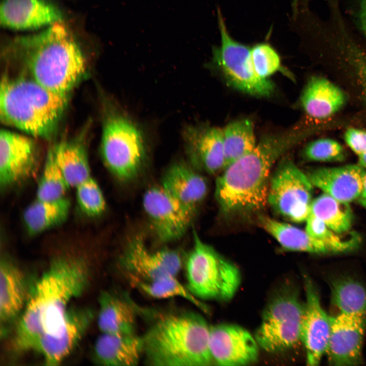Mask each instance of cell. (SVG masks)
Here are the masks:
<instances>
[{"instance_id":"36","label":"cell","mask_w":366,"mask_h":366,"mask_svg":"<svg viewBox=\"0 0 366 366\" xmlns=\"http://www.w3.org/2000/svg\"><path fill=\"white\" fill-rule=\"evenodd\" d=\"M251 56L256 73L262 78H267L281 69L280 57L269 44L260 43L251 48Z\"/></svg>"},{"instance_id":"16","label":"cell","mask_w":366,"mask_h":366,"mask_svg":"<svg viewBox=\"0 0 366 366\" xmlns=\"http://www.w3.org/2000/svg\"><path fill=\"white\" fill-rule=\"evenodd\" d=\"M37 149L30 138L2 130L0 134V183L6 188L29 177L37 163Z\"/></svg>"},{"instance_id":"22","label":"cell","mask_w":366,"mask_h":366,"mask_svg":"<svg viewBox=\"0 0 366 366\" xmlns=\"http://www.w3.org/2000/svg\"><path fill=\"white\" fill-rule=\"evenodd\" d=\"M29 295L24 273L6 258L0 264V320L4 326L23 311Z\"/></svg>"},{"instance_id":"28","label":"cell","mask_w":366,"mask_h":366,"mask_svg":"<svg viewBox=\"0 0 366 366\" xmlns=\"http://www.w3.org/2000/svg\"><path fill=\"white\" fill-rule=\"evenodd\" d=\"M71 206L65 197L55 200L36 199L25 209L23 218L28 233L37 234L63 223Z\"/></svg>"},{"instance_id":"2","label":"cell","mask_w":366,"mask_h":366,"mask_svg":"<svg viewBox=\"0 0 366 366\" xmlns=\"http://www.w3.org/2000/svg\"><path fill=\"white\" fill-rule=\"evenodd\" d=\"M300 137L296 128L265 135L252 151L224 168L215 190L222 211L232 214L263 207L267 202L271 167Z\"/></svg>"},{"instance_id":"31","label":"cell","mask_w":366,"mask_h":366,"mask_svg":"<svg viewBox=\"0 0 366 366\" xmlns=\"http://www.w3.org/2000/svg\"><path fill=\"white\" fill-rule=\"evenodd\" d=\"M310 214L340 234L348 232L352 226L353 215L349 203L324 193L312 200Z\"/></svg>"},{"instance_id":"11","label":"cell","mask_w":366,"mask_h":366,"mask_svg":"<svg viewBox=\"0 0 366 366\" xmlns=\"http://www.w3.org/2000/svg\"><path fill=\"white\" fill-rule=\"evenodd\" d=\"M143 206L156 234L162 242L181 237L194 215L161 186L152 187L145 192Z\"/></svg>"},{"instance_id":"14","label":"cell","mask_w":366,"mask_h":366,"mask_svg":"<svg viewBox=\"0 0 366 366\" xmlns=\"http://www.w3.org/2000/svg\"><path fill=\"white\" fill-rule=\"evenodd\" d=\"M93 317L94 313L89 309H69L57 330L53 333H44L34 350L41 354L46 365L59 364L80 342Z\"/></svg>"},{"instance_id":"40","label":"cell","mask_w":366,"mask_h":366,"mask_svg":"<svg viewBox=\"0 0 366 366\" xmlns=\"http://www.w3.org/2000/svg\"><path fill=\"white\" fill-rule=\"evenodd\" d=\"M358 165L364 168H366V150L358 156Z\"/></svg>"},{"instance_id":"39","label":"cell","mask_w":366,"mask_h":366,"mask_svg":"<svg viewBox=\"0 0 366 366\" xmlns=\"http://www.w3.org/2000/svg\"><path fill=\"white\" fill-rule=\"evenodd\" d=\"M350 56L362 92L366 97V55L361 51L352 48L350 51Z\"/></svg>"},{"instance_id":"38","label":"cell","mask_w":366,"mask_h":366,"mask_svg":"<svg viewBox=\"0 0 366 366\" xmlns=\"http://www.w3.org/2000/svg\"><path fill=\"white\" fill-rule=\"evenodd\" d=\"M344 138L347 144L358 157L366 150V131L349 128L346 131Z\"/></svg>"},{"instance_id":"4","label":"cell","mask_w":366,"mask_h":366,"mask_svg":"<svg viewBox=\"0 0 366 366\" xmlns=\"http://www.w3.org/2000/svg\"><path fill=\"white\" fill-rule=\"evenodd\" d=\"M209 328L195 313L161 316L142 336L145 361L155 366L211 365Z\"/></svg>"},{"instance_id":"7","label":"cell","mask_w":366,"mask_h":366,"mask_svg":"<svg viewBox=\"0 0 366 366\" xmlns=\"http://www.w3.org/2000/svg\"><path fill=\"white\" fill-rule=\"evenodd\" d=\"M101 151L106 167L116 177L130 180L137 175L145 159L143 132L126 113L111 109L104 121Z\"/></svg>"},{"instance_id":"27","label":"cell","mask_w":366,"mask_h":366,"mask_svg":"<svg viewBox=\"0 0 366 366\" xmlns=\"http://www.w3.org/2000/svg\"><path fill=\"white\" fill-rule=\"evenodd\" d=\"M55 161L70 187L90 177L87 151L81 139L62 141L52 148Z\"/></svg>"},{"instance_id":"19","label":"cell","mask_w":366,"mask_h":366,"mask_svg":"<svg viewBox=\"0 0 366 366\" xmlns=\"http://www.w3.org/2000/svg\"><path fill=\"white\" fill-rule=\"evenodd\" d=\"M187 152L193 163L209 173L225 168L223 129L187 126L184 131Z\"/></svg>"},{"instance_id":"18","label":"cell","mask_w":366,"mask_h":366,"mask_svg":"<svg viewBox=\"0 0 366 366\" xmlns=\"http://www.w3.org/2000/svg\"><path fill=\"white\" fill-rule=\"evenodd\" d=\"M63 21L60 11L48 0H3L1 26L15 30H35Z\"/></svg>"},{"instance_id":"3","label":"cell","mask_w":366,"mask_h":366,"mask_svg":"<svg viewBox=\"0 0 366 366\" xmlns=\"http://www.w3.org/2000/svg\"><path fill=\"white\" fill-rule=\"evenodd\" d=\"M10 45L23 58L33 79L59 95L68 97L86 72L84 53L63 21L38 33L17 37Z\"/></svg>"},{"instance_id":"13","label":"cell","mask_w":366,"mask_h":366,"mask_svg":"<svg viewBox=\"0 0 366 366\" xmlns=\"http://www.w3.org/2000/svg\"><path fill=\"white\" fill-rule=\"evenodd\" d=\"M366 315L339 313L331 317L326 354L333 365H357L362 362Z\"/></svg>"},{"instance_id":"33","label":"cell","mask_w":366,"mask_h":366,"mask_svg":"<svg viewBox=\"0 0 366 366\" xmlns=\"http://www.w3.org/2000/svg\"><path fill=\"white\" fill-rule=\"evenodd\" d=\"M70 187L57 165L52 148L47 155L37 191V199L55 200L64 197Z\"/></svg>"},{"instance_id":"32","label":"cell","mask_w":366,"mask_h":366,"mask_svg":"<svg viewBox=\"0 0 366 366\" xmlns=\"http://www.w3.org/2000/svg\"><path fill=\"white\" fill-rule=\"evenodd\" d=\"M136 285L148 296L156 298L180 297L189 301L203 311L208 310L205 305L194 296L176 278L167 276L152 281L138 280Z\"/></svg>"},{"instance_id":"24","label":"cell","mask_w":366,"mask_h":366,"mask_svg":"<svg viewBox=\"0 0 366 366\" xmlns=\"http://www.w3.org/2000/svg\"><path fill=\"white\" fill-rule=\"evenodd\" d=\"M346 99L344 92L332 82L321 77H313L302 93L300 102L309 116L322 119L340 110Z\"/></svg>"},{"instance_id":"5","label":"cell","mask_w":366,"mask_h":366,"mask_svg":"<svg viewBox=\"0 0 366 366\" xmlns=\"http://www.w3.org/2000/svg\"><path fill=\"white\" fill-rule=\"evenodd\" d=\"M67 99L33 79L5 77L1 85V119L32 136L49 139L57 129Z\"/></svg>"},{"instance_id":"21","label":"cell","mask_w":366,"mask_h":366,"mask_svg":"<svg viewBox=\"0 0 366 366\" xmlns=\"http://www.w3.org/2000/svg\"><path fill=\"white\" fill-rule=\"evenodd\" d=\"M161 186L194 214L207 191L204 178L181 163L175 164L169 168L163 176Z\"/></svg>"},{"instance_id":"23","label":"cell","mask_w":366,"mask_h":366,"mask_svg":"<svg viewBox=\"0 0 366 366\" xmlns=\"http://www.w3.org/2000/svg\"><path fill=\"white\" fill-rule=\"evenodd\" d=\"M142 337L133 333L115 335L103 333L97 339L94 354L101 364L110 366H134L143 356Z\"/></svg>"},{"instance_id":"34","label":"cell","mask_w":366,"mask_h":366,"mask_svg":"<svg viewBox=\"0 0 366 366\" xmlns=\"http://www.w3.org/2000/svg\"><path fill=\"white\" fill-rule=\"evenodd\" d=\"M306 222V231L308 233L327 246L333 253L350 252L357 248L359 244L358 236L353 235L350 238L344 239L340 234L311 214H309Z\"/></svg>"},{"instance_id":"15","label":"cell","mask_w":366,"mask_h":366,"mask_svg":"<svg viewBox=\"0 0 366 366\" xmlns=\"http://www.w3.org/2000/svg\"><path fill=\"white\" fill-rule=\"evenodd\" d=\"M209 345L214 362L225 366L245 365L258 358V344L243 327L231 324L210 326Z\"/></svg>"},{"instance_id":"12","label":"cell","mask_w":366,"mask_h":366,"mask_svg":"<svg viewBox=\"0 0 366 366\" xmlns=\"http://www.w3.org/2000/svg\"><path fill=\"white\" fill-rule=\"evenodd\" d=\"M306 302L301 328L306 363L318 365L326 354L331 331V317L322 308L319 294L312 280L304 276Z\"/></svg>"},{"instance_id":"37","label":"cell","mask_w":366,"mask_h":366,"mask_svg":"<svg viewBox=\"0 0 366 366\" xmlns=\"http://www.w3.org/2000/svg\"><path fill=\"white\" fill-rule=\"evenodd\" d=\"M304 158L317 162H337L343 161L345 152L342 145L329 138H322L308 144L303 153Z\"/></svg>"},{"instance_id":"30","label":"cell","mask_w":366,"mask_h":366,"mask_svg":"<svg viewBox=\"0 0 366 366\" xmlns=\"http://www.w3.org/2000/svg\"><path fill=\"white\" fill-rule=\"evenodd\" d=\"M225 168L252 151L256 143L254 125L249 119L228 124L223 129Z\"/></svg>"},{"instance_id":"10","label":"cell","mask_w":366,"mask_h":366,"mask_svg":"<svg viewBox=\"0 0 366 366\" xmlns=\"http://www.w3.org/2000/svg\"><path fill=\"white\" fill-rule=\"evenodd\" d=\"M313 187L308 175L286 159L270 178L267 202L277 213L290 221H306L310 212Z\"/></svg>"},{"instance_id":"20","label":"cell","mask_w":366,"mask_h":366,"mask_svg":"<svg viewBox=\"0 0 366 366\" xmlns=\"http://www.w3.org/2000/svg\"><path fill=\"white\" fill-rule=\"evenodd\" d=\"M365 172L358 164L349 165L318 168L307 175L313 186L338 200L349 203L361 197Z\"/></svg>"},{"instance_id":"1","label":"cell","mask_w":366,"mask_h":366,"mask_svg":"<svg viewBox=\"0 0 366 366\" xmlns=\"http://www.w3.org/2000/svg\"><path fill=\"white\" fill-rule=\"evenodd\" d=\"M89 277L88 265L82 258L62 257L51 262L29 293L16 328L17 350H34L44 333L57 330L71 301L84 291Z\"/></svg>"},{"instance_id":"6","label":"cell","mask_w":366,"mask_h":366,"mask_svg":"<svg viewBox=\"0 0 366 366\" xmlns=\"http://www.w3.org/2000/svg\"><path fill=\"white\" fill-rule=\"evenodd\" d=\"M186 263L187 288L196 297L227 301L240 284L238 268L204 243L195 231Z\"/></svg>"},{"instance_id":"9","label":"cell","mask_w":366,"mask_h":366,"mask_svg":"<svg viewBox=\"0 0 366 366\" xmlns=\"http://www.w3.org/2000/svg\"><path fill=\"white\" fill-rule=\"evenodd\" d=\"M304 305L296 293H283L265 308L255 338L258 345L270 353L291 348L301 342Z\"/></svg>"},{"instance_id":"29","label":"cell","mask_w":366,"mask_h":366,"mask_svg":"<svg viewBox=\"0 0 366 366\" xmlns=\"http://www.w3.org/2000/svg\"><path fill=\"white\" fill-rule=\"evenodd\" d=\"M331 301L339 313L366 315V288L350 277L332 279L330 284Z\"/></svg>"},{"instance_id":"26","label":"cell","mask_w":366,"mask_h":366,"mask_svg":"<svg viewBox=\"0 0 366 366\" xmlns=\"http://www.w3.org/2000/svg\"><path fill=\"white\" fill-rule=\"evenodd\" d=\"M258 220L261 226L285 250L320 254L333 253L327 246L306 230L265 216H260Z\"/></svg>"},{"instance_id":"25","label":"cell","mask_w":366,"mask_h":366,"mask_svg":"<svg viewBox=\"0 0 366 366\" xmlns=\"http://www.w3.org/2000/svg\"><path fill=\"white\" fill-rule=\"evenodd\" d=\"M98 324L103 333L126 335L135 333L136 314L132 306L121 297L108 292L99 298Z\"/></svg>"},{"instance_id":"41","label":"cell","mask_w":366,"mask_h":366,"mask_svg":"<svg viewBox=\"0 0 366 366\" xmlns=\"http://www.w3.org/2000/svg\"><path fill=\"white\" fill-rule=\"evenodd\" d=\"M360 198H366V172H365V173L364 175V177L363 190H362L361 196Z\"/></svg>"},{"instance_id":"35","label":"cell","mask_w":366,"mask_h":366,"mask_svg":"<svg viewBox=\"0 0 366 366\" xmlns=\"http://www.w3.org/2000/svg\"><path fill=\"white\" fill-rule=\"evenodd\" d=\"M75 188L78 203L85 214L94 217L104 211L105 200L99 185L93 178L89 177Z\"/></svg>"},{"instance_id":"8","label":"cell","mask_w":366,"mask_h":366,"mask_svg":"<svg viewBox=\"0 0 366 366\" xmlns=\"http://www.w3.org/2000/svg\"><path fill=\"white\" fill-rule=\"evenodd\" d=\"M221 44L212 49V62L232 86L256 97L270 96L273 83L256 73L251 56V48L234 40L228 33L225 21L218 10Z\"/></svg>"},{"instance_id":"17","label":"cell","mask_w":366,"mask_h":366,"mask_svg":"<svg viewBox=\"0 0 366 366\" xmlns=\"http://www.w3.org/2000/svg\"><path fill=\"white\" fill-rule=\"evenodd\" d=\"M121 261L136 280L152 281L167 276H176L181 266L179 253L164 249L151 252L142 239L135 237L128 243Z\"/></svg>"},{"instance_id":"42","label":"cell","mask_w":366,"mask_h":366,"mask_svg":"<svg viewBox=\"0 0 366 366\" xmlns=\"http://www.w3.org/2000/svg\"><path fill=\"white\" fill-rule=\"evenodd\" d=\"M359 203L366 209V198H360L358 199Z\"/></svg>"}]
</instances>
